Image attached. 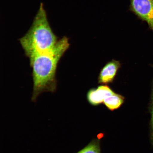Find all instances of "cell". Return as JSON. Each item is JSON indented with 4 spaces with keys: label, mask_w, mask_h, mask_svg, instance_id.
<instances>
[{
    "label": "cell",
    "mask_w": 153,
    "mask_h": 153,
    "mask_svg": "<svg viewBox=\"0 0 153 153\" xmlns=\"http://www.w3.org/2000/svg\"><path fill=\"white\" fill-rule=\"evenodd\" d=\"M60 39L51 28L41 3L31 26L19 41L25 55L30 59L51 50Z\"/></svg>",
    "instance_id": "7a4b0ae2"
},
{
    "label": "cell",
    "mask_w": 153,
    "mask_h": 153,
    "mask_svg": "<svg viewBox=\"0 0 153 153\" xmlns=\"http://www.w3.org/2000/svg\"><path fill=\"white\" fill-rule=\"evenodd\" d=\"M121 67V63L118 61L112 60L107 63L99 73L98 83L108 85L113 83Z\"/></svg>",
    "instance_id": "277c9868"
},
{
    "label": "cell",
    "mask_w": 153,
    "mask_h": 153,
    "mask_svg": "<svg viewBox=\"0 0 153 153\" xmlns=\"http://www.w3.org/2000/svg\"><path fill=\"white\" fill-rule=\"evenodd\" d=\"M70 46L68 38L64 37L59 39L51 50L29 59L33 81L32 101L35 102L42 93L56 91L57 66Z\"/></svg>",
    "instance_id": "6da1fadb"
},
{
    "label": "cell",
    "mask_w": 153,
    "mask_h": 153,
    "mask_svg": "<svg viewBox=\"0 0 153 153\" xmlns=\"http://www.w3.org/2000/svg\"><path fill=\"white\" fill-rule=\"evenodd\" d=\"M76 153H101L99 142L94 140L85 148Z\"/></svg>",
    "instance_id": "52a82bcc"
},
{
    "label": "cell",
    "mask_w": 153,
    "mask_h": 153,
    "mask_svg": "<svg viewBox=\"0 0 153 153\" xmlns=\"http://www.w3.org/2000/svg\"><path fill=\"white\" fill-rule=\"evenodd\" d=\"M124 101V97L123 96L114 93L105 99L104 104L109 110L114 111L120 108Z\"/></svg>",
    "instance_id": "8992f818"
},
{
    "label": "cell",
    "mask_w": 153,
    "mask_h": 153,
    "mask_svg": "<svg viewBox=\"0 0 153 153\" xmlns=\"http://www.w3.org/2000/svg\"><path fill=\"white\" fill-rule=\"evenodd\" d=\"M152 104H151V128H152V143L153 145V85L152 91Z\"/></svg>",
    "instance_id": "ba28073f"
},
{
    "label": "cell",
    "mask_w": 153,
    "mask_h": 153,
    "mask_svg": "<svg viewBox=\"0 0 153 153\" xmlns=\"http://www.w3.org/2000/svg\"><path fill=\"white\" fill-rule=\"evenodd\" d=\"M129 9L145 21L153 32V0H129Z\"/></svg>",
    "instance_id": "3957f363"
},
{
    "label": "cell",
    "mask_w": 153,
    "mask_h": 153,
    "mask_svg": "<svg viewBox=\"0 0 153 153\" xmlns=\"http://www.w3.org/2000/svg\"><path fill=\"white\" fill-rule=\"evenodd\" d=\"M114 93L108 85H100L97 88L89 90L87 94V100L91 105L97 106L104 103L107 97Z\"/></svg>",
    "instance_id": "5b68a950"
}]
</instances>
